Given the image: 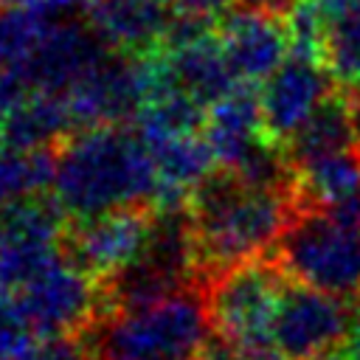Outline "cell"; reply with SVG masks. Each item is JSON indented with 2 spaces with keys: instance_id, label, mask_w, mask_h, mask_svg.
<instances>
[{
  "instance_id": "1",
  "label": "cell",
  "mask_w": 360,
  "mask_h": 360,
  "mask_svg": "<svg viewBox=\"0 0 360 360\" xmlns=\"http://www.w3.org/2000/svg\"><path fill=\"white\" fill-rule=\"evenodd\" d=\"M298 214L295 188L256 186L217 169L188 200L200 281L264 256Z\"/></svg>"
},
{
  "instance_id": "2",
  "label": "cell",
  "mask_w": 360,
  "mask_h": 360,
  "mask_svg": "<svg viewBox=\"0 0 360 360\" xmlns=\"http://www.w3.org/2000/svg\"><path fill=\"white\" fill-rule=\"evenodd\" d=\"M51 197L70 222L124 205H155L158 174L141 129L101 124L70 132L56 146Z\"/></svg>"
},
{
  "instance_id": "3",
  "label": "cell",
  "mask_w": 360,
  "mask_h": 360,
  "mask_svg": "<svg viewBox=\"0 0 360 360\" xmlns=\"http://www.w3.org/2000/svg\"><path fill=\"white\" fill-rule=\"evenodd\" d=\"M93 360H200L214 323L205 284L110 309L93 326Z\"/></svg>"
},
{
  "instance_id": "4",
  "label": "cell",
  "mask_w": 360,
  "mask_h": 360,
  "mask_svg": "<svg viewBox=\"0 0 360 360\" xmlns=\"http://www.w3.org/2000/svg\"><path fill=\"white\" fill-rule=\"evenodd\" d=\"M278 267L298 284L360 298V214L352 208H298L276 245Z\"/></svg>"
},
{
  "instance_id": "5",
  "label": "cell",
  "mask_w": 360,
  "mask_h": 360,
  "mask_svg": "<svg viewBox=\"0 0 360 360\" xmlns=\"http://www.w3.org/2000/svg\"><path fill=\"white\" fill-rule=\"evenodd\" d=\"M287 273L264 256L228 267L205 284L211 323L250 360H284L273 340V318L287 287Z\"/></svg>"
},
{
  "instance_id": "6",
  "label": "cell",
  "mask_w": 360,
  "mask_h": 360,
  "mask_svg": "<svg viewBox=\"0 0 360 360\" xmlns=\"http://www.w3.org/2000/svg\"><path fill=\"white\" fill-rule=\"evenodd\" d=\"M39 340L76 338L104 315V284L68 253L14 292Z\"/></svg>"
},
{
  "instance_id": "7",
  "label": "cell",
  "mask_w": 360,
  "mask_h": 360,
  "mask_svg": "<svg viewBox=\"0 0 360 360\" xmlns=\"http://www.w3.org/2000/svg\"><path fill=\"white\" fill-rule=\"evenodd\" d=\"M68 236V217L53 197L34 194L0 205V290L17 292L45 270Z\"/></svg>"
},
{
  "instance_id": "8",
  "label": "cell",
  "mask_w": 360,
  "mask_h": 360,
  "mask_svg": "<svg viewBox=\"0 0 360 360\" xmlns=\"http://www.w3.org/2000/svg\"><path fill=\"white\" fill-rule=\"evenodd\" d=\"M352 304V298L287 281L273 318V340L278 354L284 360H315L332 354L346 338Z\"/></svg>"
},
{
  "instance_id": "9",
  "label": "cell",
  "mask_w": 360,
  "mask_h": 360,
  "mask_svg": "<svg viewBox=\"0 0 360 360\" xmlns=\"http://www.w3.org/2000/svg\"><path fill=\"white\" fill-rule=\"evenodd\" d=\"M152 219L155 205H124L73 219L65 236V253L98 281H110L143 253Z\"/></svg>"
},
{
  "instance_id": "10",
  "label": "cell",
  "mask_w": 360,
  "mask_h": 360,
  "mask_svg": "<svg viewBox=\"0 0 360 360\" xmlns=\"http://www.w3.org/2000/svg\"><path fill=\"white\" fill-rule=\"evenodd\" d=\"M76 129L127 124L143 104V70L138 56L110 51L84 79L62 93Z\"/></svg>"
},
{
  "instance_id": "11",
  "label": "cell",
  "mask_w": 360,
  "mask_h": 360,
  "mask_svg": "<svg viewBox=\"0 0 360 360\" xmlns=\"http://www.w3.org/2000/svg\"><path fill=\"white\" fill-rule=\"evenodd\" d=\"M335 90V79L323 62L304 56L284 59L259 90L264 129L273 141L287 146V141L301 129V124L315 112V107Z\"/></svg>"
},
{
  "instance_id": "12",
  "label": "cell",
  "mask_w": 360,
  "mask_h": 360,
  "mask_svg": "<svg viewBox=\"0 0 360 360\" xmlns=\"http://www.w3.org/2000/svg\"><path fill=\"white\" fill-rule=\"evenodd\" d=\"M217 34L239 82L256 84L267 79L290 53L287 22L278 20V14L239 6L217 17Z\"/></svg>"
},
{
  "instance_id": "13",
  "label": "cell",
  "mask_w": 360,
  "mask_h": 360,
  "mask_svg": "<svg viewBox=\"0 0 360 360\" xmlns=\"http://www.w3.org/2000/svg\"><path fill=\"white\" fill-rule=\"evenodd\" d=\"M107 53L110 48L90 28V22L59 17L39 51L20 68V73L34 90L65 93L79 79H84Z\"/></svg>"
},
{
  "instance_id": "14",
  "label": "cell",
  "mask_w": 360,
  "mask_h": 360,
  "mask_svg": "<svg viewBox=\"0 0 360 360\" xmlns=\"http://www.w3.org/2000/svg\"><path fill=\"white\" fill-rule=\"evenodd\" d=\"M143 141L158 174L155 208H188L194 191L219 169L205 132L143 135Z\"/></svg>"
},
{
  "instance_id": "15",
  "label": "cell",
  "mask_w": 360,
  "mask_h": 360,
  "mask_svg": "<svg viewBox=\"0 0 360 360\" xmlns=\"http://www.w3.org/2000/svg\"><path fill=\"white\" fill-rule=\"evenodd\" d=\"M174 11L166 0H90L87 22L101 42L127 56L155 51L172 22Z\"/></svg>"
},
{
  "instance_id": "16",
  "label": "cell",
  "mask_w": 360,
  "mask_h": 360,
  "mask_svg": "<svg viewBox=\"0 0 360 360\" xmlns=\"http://www.w3.org/2000/svg\"><path fill=\"white\" fill-rule=\"evenodd\" d=\"M287 155L292 166L332 155V152H346V149H360V118H357V104L352 93L332 90L315 112L301 124V129L287 141Z\"/></svg>"
},
{
  "instance_id": "17",
  "label": "cell",
  "mask_w": 360,
  "mask_h": 360,
  "mask_svg": "<svg viewBox=\"0 0 360 360\" xmlns=\"http://www.w3.org/2000/svg\"><path fill=\"white\" fill-rule=\"evenodd\" d=\"M360 194V149L332 152L295 166L298 208H352Z\"/></svg>"
},
{
  "instance_id": "18",
  "label": "cell",
  "mask_w": 360,
  "mask_h": 360,
  "mask_svg": "<svg viewBox=\"0 0 360 360\" xmlns=\"http://www.w3.org/2000/svg\"><path fill=\"white\" fill-rule=\"evenodd\" d=\"M59 17L65 14H56L37 0L0 11V70H20L39 51Z\"/></svg>"
},
{
  "instance_id": "19",
  "label": "cell",
  "mask_w": 360,
  "mask_h": 360,
  "mask_svg": "<svg viewBox=\"0 0 360 360\" xmlns=\"http://www.w3.org/2000/svg\"><path fill=\"white\" fill-rule=\"evenodd\" d=\"M56 177V146H8L0 143V205L45 194Z\"/></svg>"
},
{
  "instance_id": "20",
  "label": "cell",
  "mask_w": 360,
  "mask_h": 360,
  "mask_svg": "<svg viewBox=\"0 0 360 360\" xmlns=\"http://www.w3.org/2000/svg\"><path fill=\"white\" fill-rule=\"evenodd\" d=\"M326 68L340 87L360 84V8H352L329 22Z\"/></svg>"
},
{
  "instance_id": "21",
  "label": "cell",
  "mask_w": 360,
  "mask_h": 360,
  "mask_svg": "<svg viewBox=\"0 0 360 360\" xmlns=\"http://www.w3.org/2000/svg\"><path fill=\"white\" fill-rule=\"evenodd\" d=\"M284 22L290 34V53L326 65V37L332 20L323 14V8L315 0H295L287 8Z\"/></svg>"
},
{
  "instance_id": "22",
  "label": "cell",
  "mask_w": 360,
  "mask_h": 360,
  "mask_svg": "<svg viewBox=\"0 0 360 360\" xmlns=\"http://www.w3.org/2000/svg\"><path fill=\"white\" fill-rule=\"evenodd\" d=\"M37 343L39 335L28 321L20 298L0 290V360H22Z\"/></svg>"
},
{
  "instance_id": "23",
  "label": "cell",
  "mask_w": 360,
  "mask_h": 360,
  "mask_svg": "<svg viewBox=\"0 0 360 360\" xmlns=\"http://www.w3.org/2000/svg\"><path fill=\"white\" fill-rule=\"evenodd\" d=\"M22 360H90V352L76 338H51L39 340Z\"/></svg>"
},
{
  "instance_id": "24",
  "label": "cell",
  "mask_w": 360,
  "mask_h": 360,
  "mask_svg": "<svg viewBox=\"0 0 360 360\" xmlns=\"http://www.w3.org/2000/svg\"><path fill=\"white\" fill-rule=\"evenodd\" d=\"M200 360H250V357L231 338H225V335H219L214 329L208 343H205V349H202V354H200Z\"/></svg>"
},
{
  "instance_id": "25",
  "label": "cell",
  "mask_w": 360,
  "mask_h": 360,
  "mask_svg": "<svg viewBox=\"0 0 360 360\" xmlns=\"http://www.w3.org/2000/svg\"><path fill=\"white\" fill-rule=\"evenodd\" d=\"M177 14H200V17H219L228 0H166Z\"/></svg>"
},
{
  "instance_id": "26",
  "label": "cell",
  "mask_w": 360,
  "mask_h": 360,
  "mask_svg": "<svg viewBox=\"0 0 360 360\" xmlns=\"http://www.w3.org/2000/svg\"><path fill=\"white\" fill-rule=\"evenodd\" d=\"M340 354L346 360H360V298H354V304H352V321H349L346 338L340 343Z\"/></svg>"
},
{
  "instance_id": "27",
  "label": "cell",
  "mask_w": 360,
  "mask_h": 360,
  "mask_svg": "<svg viewBox=\"0 0 360 360\" xmlns=\"http://www.w3.org/2000/svg\"><path fill=\"white\" fill-rule=\"evenodd\" d=\"M295 0H236V6L242 8H253V11H267V14H287V8Z\"/></svg>"
},
{
  "instance_id": "28",
  "label": "cell",
  "mask_w": 360,
  "mask_h": 360,
  "mask_svg": "<svg viewBox=\"0 0 360 360\" xmlns=\"http://www.w3.org/2000/svg\"><path fill=\"white\" fill-rule=\"evenodd\" d=\"M315 3L323 8V14L329 20H335V17H340V14L352 11V8H360V0H315Z\"/></svg>"
},
{
  "instance_id": "29",
  "label": "cell",
  "mask_w": 360,
  "mask_h": 360,
  "mask_svg": "<svg viewBox=\"0 0 360 360\" xmlns=\"http://www.w3.org/2000/svg\"><path fill=\"white\" fill-rule=\"evenodd\" d=\"M25 3H31V0H0V11L14 8V6H25Z\"/></svg>"
},
{
  "instance_id": "30",
  "label": "cell",
  "mask_w": 360,
  "mask_h": 360,
  "mask_svg": "<svg viewBox=\"0 0 360 360\" xmlns=\"http://www.w3.org/2000/svg\"><path fill=\"white\" fill-rule=\"evenodd\" d=\"M315 360H346L343 354H323V357H315Z\"/></svg>"
},
{
  "instance_id": "31",
  "label": "cell",
  "mask_w": 360,
  "mask_h": 360,
  "mask_svg": "<svg viewBox=\"0 0 360 360\" xmlns=\"http://www.w3.org/2000/svg\"><path fill=\"white\" fill-rule=\"evenodd\" d=\"M354 205H357V214H360V194H357V202Z\"/></svg>"
}]
</instances>
